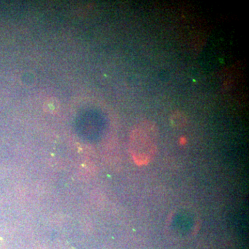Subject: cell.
Wrapping results in <instances>:
<instances>
[{
  "mask_svg": "<svg viewBox=\"0 0 249 249\" xmlns=\"http://www.w3.org/2000/svg\"><path fill=\"white\" fill-rule=\"evenodd\" d=\"M60 109V103L55 98H49L45 102L43 105V109L49 114H57Z\"/></svg>",
  "mask_w": 249,
  "mask_h": 249,
  "instance_id": "cell-2",
  "label": "cell"
},
{
  "mask_svg": "<svg viewBox=\"0 0 249 249\" xmlns=\"http://www.w3.org/2000/svg\"><path fill=\"white\" fill-rule=\"evenodd\" d=\"M158 127L155 123L143 121L132 129L129 138V150L136 163L148 164L155 157L157 150Z\"/></svg>",
  "mask_w": 249,
  "mask_h": 249,
  "instance_id": "cell-1",
  "label": "cell"
},
{
  "mask_svg": "<svg viewBox=\"0 0 249 249\" xmlns=\"http://www.w3.org/2000/svg\"><path fill=\"white\" fill-rule=\"evenodd\" d=\"M171 121L174 127H182L187 124V119L185 114L180 111H175L171 116Z\"/></svg>",
  "mask_w": 249,
  "mask_h": 249,
  "instance_id": "cell-3",
  "label": "cell"
}]
</instances>
